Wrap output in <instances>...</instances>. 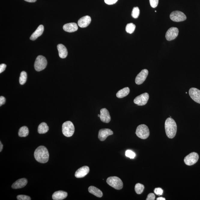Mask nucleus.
I'll use <instances>...</instances> for the list:
<instances>
[{
    "instance_id": "nucleus-12",
    "label": "nucleus",
    "mask_w": 200,
    "mask_h": 200,
    "mask_svg": "<svg viewBox=\"0 0 200 200\" xmlns=\"http://www.w3.org/2000/svg\"><path fill=\"white\" fill-rule=\"evenodd\" d=\"M189 95L193 101L200 104V90L194 88H190L189 90Z\"/></svg>"
},
{
    "instance_id": "nucleus-1",
    "label": "nucleus",
    "mask_w": 200,
    "mask_h": 200,
    "mask_svg": "<svg viewBox=\"0 0 200 200\" xmlns=\"http://www.w3.org/2000/svg\"><path fill=\"white\" fill-rule=\"evenodd\" d=\"M34 157L36 161L41 163H46L48 162L49 153L48 150L43 146H39L34 152Z\"/></svg>"
},
{
    "instance_id": "nucleus-17",
    "label": "nucleus",
    "mask_w": 200,
    "mask_h": 200,
    "mask_svg": "<svg viewBox=\"0 0 200 200\" xmlns=\"http://www.w3.org/2000/svg\"><path fill=\"white\" fill-rule=\"evenodd\" d=\"M28 183L26 179L22 178L18 179L12 184V188L14 189H20L24 187Z\"/></svg>"
},
{
    "instance_id": "nucleus-4",
    "label": "nucleus",
    "mask_w": 200,
    "mask_h": 200,
    "mask_svg": "<svg viewBox=\"0 0 200 200\" xmlns=\"http://www.w3.org/2000/svg\"><path fill=\"white\" fill-rule=\"evenodd\" d=\"M136 134L140 138L143 139L147 138L150 134L148 127L144 124L139 125L136 129Z\"/></svg>"
},
{
    "instance_id": "nucleus-3",
    "label": "nucleus",
    "mask_w": 200,
    "mask_h": 200,
    "mask_svg": "<svg viewBox=\"0 0 200 200\" xmlns=\"http://www.w3.org/2000/svg\"><path fill=\"white\" fill-rule=\"evenodd\" d=\"M62 131L63 135L66 137L72 136L74 132V127L72 122L70 121L64 122L62 126Z\"/></svg>"
},
{
    "instance_id": "nucleus-25",
    "label": "nucleus",
    "mask_w": 200,
    "mask_h": 200,
    "mask_svg": "<svg viewBox=\"0 0 200 200\" xmlns=\"http://www.w3.org/2000/svg\"><path fill=\"white\" fill-rule=\"evenodd\" d=\"M29 133L27 127L23 126L20 128L19 130L18 135L20 137H25L27 136Z\"/></svg>"
},
{
    "instance_id": "nucleus-22",
    "label": "nucleus",
    "mask_w": 200,
    "mask_h": 200,
    "mask_svg": "<svg viewBox=\"0 0 200 200\" xmlns=\"http://www.w3.org/2000/svg\"><path fill=\"white\" fill-rule=\"evenodd\" d=\"M89 193L94 195L98 198H101L103 196L102 192L99 189L94 186H90L88 188Z\"/></svg>"
},
{
    "instance_id": "nucleus-23",
    "label": "nucleus",
    "mask_w": 200,
    "mask_h": 200,
    "mask_svg": "<svg viewBox=\"0 0 200 200\" xmlns=\"http://www.w3.org/2000/svg\"><path fill=\"white\" fill-rule=\"evenodd\" d=\"M130 93V89L128 87L119 90L117 93V96L119 98H122L127 96Z\"/></svg>"
},
{
    "instance_id": "nucleus-32",
    "label": "nucleus",
    "mask_w": 200,
    "mask_h": 200,
    "mask_svg": "<svg viewBox=\"0 0 200 200\" xmlns=\"http://www.w3.org/2000/svg\"><path fill=\"white\" fill-rule=\"evenodd\" d=\"M150 5L152 8H155L158 5L159 0H150Z\"/></svg>"
},
{
    "instance_id": "nucleus-7",
    "label": "nucleus",
    "mask_w": 200,
    "mask_h": 200,
    "mask_svg": "<svg viewBox=\"0 0 200 200\" xmlns=\"http://www.w3.org/2000/svg\"><path fill=\"white\" fill-rule=\"evenodd\" d=\"M199 159V155L197 153L193 152L187 155L184 159V162L188 166H191L195 164Z\"/></svg>"
},
{
    "instance_id": "nucleus-28",
    "label": "nucleus",
    "mask_w": 200,
    "mask_h": 200,
    "mask_svg": "<svg viewBox=\"0 0 200 200\" xmlns=\"http://www.w3.org/2000/svg\"><path fill=\"white\" fill-rule=\"evenodd\" d=\"M135 25L133 23H130L127 25L126 27V31L127 32L130 34L133 33L135 29Z\"/></svg>"
},
{
    "instance_id": "nucleus-2",
    "label": "nucleus",
    "mask_w": 200,
    "mask_h": 200,
    "mask_svg": "<svg viewBox=\"0 0 200 200\" xmlns=\"http://www.w3.org/2000/svg\"><path fill=\"white\" fill-rule=\"evenodd\" d=\"M177 124L171 117L167 119L165 122V129L167 136L170 139H172L175 136L177 132Z\"/></svg>"
},
{
    "instance_id": "nucleus-39",
    "label": "nucleus",
    "mask_w": 200,
    "mask_h": 200,
    "mask_svg": "<svg viewBox=\"0 0 200 200\" xmlns=\"http://www.w3.org/2000/svg\"><path fill=\"white\" fill-rule=\"evenodd\" d=\"M3 145L2 142L1 141L0 142V152H1L2 151V150Z\"/></svg>"
},
{
    "instance_id": "nucleus-36",
    "label": "nucleus",
    "mask_w": 200,
    "mask_h": 200,
    "mask_svg": "<svg viewBox=\"0 0 200 200\" xmlns=\"http://www.w3.org/2000/svg\"><path fill=\"white\" fill-rule=\"evenodd\" d=\"M6 67V65L5 64H1L0 65V73H2L5 70Z\"/></svg>"
},
{
    "instance_id": "nucleus-10",
    "label": "nucleus",
    "mask_w": 200,
    "mask_h": 200,
    "mask_svg": "<svg viewBox=\"0 0 200 200\" xmlns=\"http://www.w3.org/2000/svg\"><path fill=\"white\" fill-rule=\"evenodd\" d=\"M179 30L177 28L172 27L168 30L166 33L165 37L167 40L171 41L177 38L178 35Z\"/></svg>"
},
{
    "instance_id": "nucleus-19",
    "label": "nucleus",
    "mask_w": 200,
    "mask_h": 200,
    "mask_svg": "<svg viewBox=\"0 0 200 200\" xmlns=\"http://www.w3.org/2000/svg\"><path fill=\"white\" fill-rule=\"evenodd\" d=\"M68 193L66 192L59 190L55 192L52 195V199L54 200H62L66 198Z\"/></svg>"
},
{
    "instance_id": "nucleus-34",
    "label": "nucleus",
    "mask_w": 200,
    "mask_h": 200,
    "mask_svg": "<svg viewBox=\"0 0 200 200\" xmlns=\"http://www.w3.org/2000/svg\"><path fill=\"white\" fill-rule=\"evenodd\" d=\"M118 0H104L106 4L111 5L115 4Z\"/></svg>"
},
{
    "instance_id": "nucleus-41",
    "label": "nucleus",
    "mask_w": 200,
    "mask_h": 200,
    "mask_svg": "<svg viewBox=\"0 0 200 200\" xmlns=\"http://www.w3.org/2000/svg\"><path fill=\"white\" fill-rule=\"evenodd\" d=\"M98 117H100V115H99V114H98Z\"/></svg>"
},
{
    "instance_id": "nucleus-26",
    "label": "nucleus",
    "mask_w": 200,
    "mask_h": 200,
    "mask_svg": "<svg viewBox=\"0 0 200 200\" xmlns=\"http://www.w3.org/2000/svg\"><path fill=\"white\" fill-rule=\"evenodd\" d=\"M27 78V74L25 71H22L20 74V85H23L26 83Z\"/></svg>"
},
{
    "instance_id": "nucleus-42",
    "label": "nucleus",
    "mask_w": 200,
    "mask_h": 200,
    "mask_svg": "<svg viewBox=\"0 0 200 200\" xmlns=\"http://www.w3.org/2000/svg\"><path fill=\"white\" fill-rule=\"evenodd\" d=\"M186 94H187V92H186Z\"/></svg>"
},
{
    "instance_id": "nucleus-29",
    "label": "nucleus",
    "mask_w": 200,
    "mask_h": 200,
    "mask_svg": "<svg viewBox=\"0 0 200 200\" xmlns=\"http://www.w3.org/2000/svg\"><path fill=\"white\" fill-rule=\"evenodd\" d=\"M140 10L139 8L137 7L133 8L132 12V16L135 19L137 18L139 16Z\"/></svg>"
},
{
    "instance_id": "nucleus-9",
    "label": "nucleus",
    "mask_w": 200,
    "mask_h": 200,
    "mask_svg": "<svg viewBox=\"0 0 200 200\" xmlns=\"http://www.w3.org/2000/svg\"><path fill=\"white\" fill-rule=\"evenodd\" d=\"M149 99L148 93H144L136 97L134 100V103L138 106H143L147 104Z\"/></svg>"
},
{
    "instance_id": "nucleus-14",
    "label": "nucleus",
    "mask_w": 200,
    "mask_h": 200,
    "mask_svg": "<svg viewBox=\"0 0 200 200\" xmlns=\"http://www.w3.org/2000/svg\"><path fill=\"white\" fill-rule=\"evenodd\" d=\"M100 118L102 121L108 123L111 120V117L108 111L106 108H103L100 111Z\"/></svg>"
},
{
    "instance_id": "nucleus-40",
    "label": "nucleus",
    "mask_w": 200,
    "mask_h": 200,
    "mask_svg": "<svg viewBox=\"0 0 200 200\" xmlns=\"http://www.w3.org/2000/svg\"><path fill=\"white\" fill-rule=\"evenodd\" d=\"M157 200H165V198H164L162 197H159L157 199Z\"/></svg>"
},
{
    "instance_id": "nucleus-33",
    "label": "nucleus",
    "mask_w": 200,
    "mask_h": 200,
    "mask_svg": "<svg viewBox=\"0 0 200 200\" xmlns=\"http://www.w3.org/2000/svg\"><path fill=\"white\" fill-rule=\"evenodd\" d=\"M154 192L156 194L158 195H162L163 193V190L160 188H156Z\"/></svg>"
},
{
    "instance_id": "nucleus-13",
    "label": "nucleus",
    "mask_w": 200,
    "mask_h": 200,
    "mask_svg": "<svg viewBox=\"0 0 200 200\" xmlns=\"http://www.w3.org/2000/svg\"><path fill=\"white\" fill-rule=\"evenodd\" d=\"M113 133V132L109 129H102L99 131L98 138L100 141H103L105 140L108 136L112 135Z\"/></svg>"
},
{
    "instance_id": "nucleus-38",
    "label": "nucleus",
    "mask_w": 200,
    "mask_h": 200,
    "mask_svg": "<svg viewBox=\"0 0 200 200\" xmlns=\"http://www.w3.org/2000/svg\"><path fill=\"white\" fill-rule=\"evenodd\" d=\"M25 1L29 2H35L36 1V0H24Z\"/></svg>"
},
{
    "instance_id": "nucleus-24",
    "label": "nucleus",
    "mask_w": 200,
    "mask_h": 200,
    "mask_svg": "<svg viewBox=\"0 0 200 200\" xmlns=\"http://www.w3.org/2000/svg\"><path fill=\"white\" fill-rule=\"evenodd\" d=\"M49 128L47 123L42 122L39 125L38 128V132L40 134H44L49 131Z\"/></svg>"
},
{
    "instance_id": "nucleus-11",
    "label": "nucleus",
    "mask_w": 200,
    "mask_h": 200,
    "mask_svg": "<svg viewBox=\"0 0 200 200\" xmlns=\"http://www.w3.org/2000/svg\"><path fill=\"white\" fill-rule=\"evenodd\" d=\"M148 71L147 69L142 70L136 76L135 79V83L138 85H141L143 83L148 76Z\"/></svg>"
},
{
    "instance_id": "nucleus-35",
    "label": "nucleus",
    "mask_w": 200,
    "mask_h": 200,
    "mask_svg": "<svg viewBox=\"0 0 200 200\" xmlns=\"http://www.w3.org/2000/svg\"><path fill=\"white\" fill-rule=\"evenodd\" d=\"M155 196L153 193H150L148 195L146 200H155Z\"/></svg>"
},
{
    "instance_id": "nucleus-31",
    "label": "nucleus",
    "mask_w": 200,
    "mask_h": 200,
    "mask_svg": "<svg viewBox=\"0 0 200 200\" xmlns=\"http://www.w3.org/2000/svg\"><path fill=\"white\" fill-rule=\"evenodd\" d=\"M17 199L18 200H31V199L29 196L25 195H19L17 196Z\"/></svg>"
},
{
    "instance_id": "nucleus-30",
    "label": "nucleus",
    "mask_w": 200,
    "mask_h": 200,
    "mask_svg": "<svg viewBox=\"0 0 200 200\" xmlns=\"http://www.w3.org/2000/svg\"><path fill=\"white\" fill-rule=\"evenodd\" d=\"M125 155L126 157L131 159H133L136 156V154L131 150H127L125 153Z\"/></svg>"
},
{
    "instance_id": "nucleus-37",
    "label": "nucleus",
    "mask_w": 200,
    "mask_h": 200,
    "mask_svg": "<svg viewBox=\"0 0 200 200\" xmlns=\"http://www.w3.org/2000/svg\"><path fill=\"white\" fill-rule=\"evenodd\" d=\"M6 99L4 96L0 97V106H1L5 103Z\"/></svg>"
},
{
    "instance_id": "nucleus-16",
    "label": "nucleus",
    "mask_w": 200,
    "mask_h": 200,
    "mask_svg": "<svg viewBox=\"0 0 200 200\" xmlns=\"http://www.w3.org/2000/svg\"><path fill=\"white\" fill-rule=\"evenodd\" d=\"M91 21V17L89 16H86L79 19L78 21V25L80 28H86L90 24Z\"/></svg>"
},
{
    "instance_id": "nucleus-15",
    "label": "nucleus",
    "mask_w": 200,
    "mask_h": 200,
    "mask_svg": "<svg viewBox=\"0 0 200 200\" xmlns=\"http://www.w3.org/2000/svg\"><path fill=\"white\" fill-rule=\"evenodd\" d=\"M89 172V168L88 166H83L79 168L75 173L77 178H82L85 177Z\"/></svg>"
},
{
    "instance_id": "nucleus-6",
    "label": "nucleus",
    "mask_w": 200,
    "mask_h": 200,
    "mask_svg": "<svg viewBox=\"0 0 200 200\" xmlns=\"http://www.w3.org/2000/svg\"><path fill=\"white\" fill-rule=\"evenodd\" d=\"M47 65V61L46 58L42 55H39L36 58L34 64L35 69L38 72L43 70Z\"/></svg>"
},
{
    "instance_id": "nucleus-8",
    "label": "nucleus",
    "mask_w": 200,
    "mask_h": 200,
    "mask_svg": "<svg viewBox=\"0 0 200 200\" xmlns=\"http://www.w3.org/2000/svg\"><path fill=\"white\" fill-rule=\"evenodd\" d=\"M170 17L172 21L175 22L183 21L186 19L185 14L179 11H174L171 13Z\"/></svg>"
},
{
    "instance_id": "nucleus-20",
    "label": "nucleus",
    "mask_w": 200,
    "mask_h": 200,
    "mask_svg": "<svg viewBox=\"0 0 200 200\" xmlns=\"http://www.w3.org/2000/svg\"><path fill=\"white\" fill-rule=\"evenodd\" d=\"M44 31V26L43 25H40L38 26L35 31V32L32 35L30 39L32 41L35 40L39 36H41L42 34Z\"/></svg>"
},
{
    "instance_id": "nucleus-5",
    "label": "nucleus",
    "mask_w": 200,
    "mask_h": 200,
    "mask_svg": "<svg viewBox=\"0 0 200 200\" xmlns=\"http://www.w3.org/2000/svg\"><path fill=\"white\" fill-rule=\"evenodd\" d=\"M106 182L112 188L116 189H121L123 187V183L120 178L117 177H111L108 178Z\"/></svg>"
},
{
    "instance_id": "nucleus-27",
    "label": "nucleus",
    "mask_w": 200,
    "mask_h": 200,
    "mask_svg": "<svg viewBox=\"0 0 200 200\" xmlns=\"http://www.w3.org/2000/svg\"><path fill=\"white\" fill-rule=\"evenodd\" d=\"M144 185L142 184L138 183L135 186V191L138 194H141L144 189Z\"/></svg>"
},
{
    "instance_id": "nucleus-21",
    "label": "nucleus",
    "mask_w": 200,
    "mask_h": 200,
    "mask_svg": "<svg viewBox=\"0 0 200 200\" xmlns=\"http://www.w3.org/2000/svg\"><path fill=\"white\" fill-rule=\"evenodd\" d=\"M57 48L60 58L62 59L66 58L68 55V51L65 47L62 44H59L57 46Z\"/></svg>"
},
{
    "instance_id": "nucleus-18",
    "label": "nucleus",
    "mask_w": 200,
    "mask_h": 200,
    "mask_svg": "<svg viewBox=\"0 0 200 200\" xmlns=\"http://www.w3.org/2000/svg\"><path fill=\"white\" fill-rule=\"evenodd\" d=\"M63 29L67 32H73L77 31L78 26L77 24L75 23H67L63 26Z\"/></svg>"
}]
</instances>
